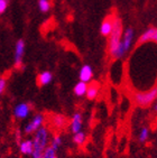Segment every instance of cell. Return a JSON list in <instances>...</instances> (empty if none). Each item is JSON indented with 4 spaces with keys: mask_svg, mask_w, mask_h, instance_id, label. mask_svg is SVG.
Listing matches in <instances>:
<instances>
[{
    "mask_svg": "<svg viewBox=\"0 0 157 158\" xmlns=\"http://www.w3.org/2000/svg\"><path fill=\"white\" fill-rule=\"evenodd\" d=\"M122 35H124V25H122V20L120 17L115 16L113 19V28L110 34V36L108 37V51L109 54H111L116 48H117L119 44L121 43L122 40Z\"/></svg>",
    "mask_w": 157,
    "mask_h": 158,
    "instance_id": "1",
    "label": "cell"
},
{
    "mask_svg": "<svg viewBox=\"0 0 157 158\" xmlns=\"http://www.w3.org/2000/svg\"><path fill=\"white\" fill-rule=\"evenodd\" d=\"M133 100L137 106L146 108L157 100V86H153L147 91H138L133 94Z\"/></svg>",
    "mask_w": 157,
    "mask_h": 158,
    "instance_id": "2",
    "label": "cell"
},
{
    "mask_svg": "<svg viewBox=\"0 0 157 158\" xmlns=\"http://www.w3.org/2000/svg\"><path fill=\"white\" fill-rule=\"evenodd\" d=\"M155 43L157 44V27H149L139 36L137 44L142 45L147 43Z\"/></svg>",
    "mask_w": 157,
    "mask_h": 158,
    "instance_id": "3",
    "label": "cell"
},
{
    "mask_svg": "<svg viewBox=\"0 0 157 158\" xmlns=\"http://www.w3.org/2000/svg\"><path fill=\"white\" fill-rule=\"evenodd\" d=\"M43 122H44V116L40 114V113H38V114H36V116L34 117L33 120L25 127V132L28 135L33 134V132H36L39 128L42 127Z\"/></svg>",
    "mask_w": 157,
    "mask_h": 158,
    "instance_id": "4",
    "label": "cell"
},
{
    "mask_svg": "<svg viewBox=\"0 0 157 158\" xmlns=\"http://www.w3.org/2000/svg\"><path fill=\"white\" fill-rule=\"evenodd\" d=\"M113 19H115V15H109L107 16L104 20L101 23L100 26V34L104 37H109L113 28Z\"/></svg>",
    "mask_w": 157,
    "mask_h": 158,
    "instance_id": "5",
    "label": "cell"
},
{
    "mask_svg": "<svg viewBox=\"0 0 157 158\" xmlns=\"http://www.w3.org/2000/svg\"><path fill=\"white\" fill-rule=\"evenodd\" d=\"M34 141L38 143L43 148L45 149L47 147V143H49V130L45 127H40L38 130L35 132V138Z\"/></svg>",
    "mask_w": 157,
    "mask_h": 158,
    "instance_id": "6",
    "label": "cell"
},
{
    "mask_svg": "<svg viewBox=\"0 0 157 158\" xmlns=\"http://www.w3.org/2000/svg\"><path fill=\"white\" fill-rule=\"evenodd\" d=\"M134 37H135V31H134L133 27H128L126 31H124V35H122V44H124V47L126 49V52H129L131 46H133L134 43Z\"/></svg>",
    "mask_w": 157,
    "mask_h": 158,
    "instance_id": "7",
    "label": "cell"
},
{
    "mask_svg": "<svg viewBox=\"0 0 157 158\" xmlns=\"http://www.w3.org/2000/svg\"><path fill=\"white\" fill-rule=\"evenodd\" d=\"M78 79L82 82H85V83L91 82L92 79H93V70H92V67L90 65H88V64L83 65L80 69V72H78Z\"/></svg>",
    "mask_w": 157,
    "mask_h": 158,
    "instance_id": "8",
    "label": "cell"
},
{
    "mask_svg": "<svg viewBox=\"0 0 157 158\" xmlns=\"http://www.w3.org/2000/svg\"><path fill=\"white\" fill-rule=\"evenodd\" d=\"M32 106L28 103H19L18 106L14 109V116L18 119H25L29 114Z\"/></svg>",
    "mask_w": 157,
    "mask_h": 158,
    "instance_id": "9",
    "label": "cell"
},
{
    "mask_svg": "<svg viewBox=\"0 0 157 158\" xmlns=\"http://www.w3.org/2000/svg\"><path fill=\"white\" fill-rule=\"evenodd\" d=\"M82 123H83L82 114L80 112H75L73 114L72 119H71V123H70V128H71V131L73 134H78V132L82 131Z\"/></svg>",
    "mask_w": 157,
    "mask_h": 158,
    "instance_id": "10",
    "label": "cell"
},
{
    "mask_svg": "<svg viewBox=\"0 0 157 158\" xmlns=\"http://www.w3.org/2000/svg\"><path fill=\"white\" fill-rule=\"evenodd\" d=\"M24 53H25V40H18L17 43H16V47H15V63L17 66H19L21 64Z\"/></svg>",
    "mask_w": 157,
    "mask_h": 158,
    "instance_id": "11",
    "label": "cell"
},
{
    "mask_svg": "<svg viewBox=\"0 0 157 158\" xmlns=\"http://www.w3.org/2000/svg\"><path fill=\"white\" fill-rule=\"evenodd\" d=\"M66 122L67 119L63 114H53V116H51V123L56 129H62L63 127H65Z\"/></svg>",
    "mask_w": 157,
    "mask_h": 158,
    "instance_id": "12",
    "label": "cell"
},
{
    "mask_svg": "<svg viewBox=\"0 0 157 158\" xmlns=\"http://www.w3.org/2000/svg\"><path fill=\"white\" fill-rule=\"evenodd\" d=\"M19 150L24 155H33L34 152V141L33 140H24L19 145Z\"/></svg>",
    "mask_w": 157,
    "mask_h": 158,
    "instance_id": "13",
    "label": "cell"
},
{
    "mask_svg": "<svg viewBox=\"0 0 157 158\" xmlns=\"http://www.w3.org/2000/svg\"><path fill=\"white\" fill-rule=\"evenodd\" d=\"M99 91H100V85L97 82L91 83L88 86V91H87L85 97H87L88 100H94L98 97V94H99Z\"/></svg>",
    "mask_w": 157,
    "mask_h": 158,
    "instance_id": "14",
    "label": "cell"
},
{
    "mask_svg": "<svg viewBox=\"0 0 157 158\" xmlns=\"http://www.w3.org/2000/svg\"><path fill=\"white\" fill-rule=\"evenodd\" d=\"M52 80H53V74L49 71H44L37 77V83L40 86H44V85L49 84L52 82Z\"/></svg>",
    "mask_w": 157,
    "mask_h": 158,
    "instance_id": "15",
    "label": "cell"
},
{
    "mask_svg": "<svg viewBox=\"0 0 157 158\" xmlns=\"http://www.w3.org/2000/svg\"><path fill=\"white\" fill-rule=\"evenodd\" d=\"M88 83L85 82H78L75 85H74V88H73V92H74V94L76 97H83V95L87 94V91H88Z\"/></svg>",
    "mask_w": 157,
    "mask_h": 158,
    "instance_id": "16",
    "label": "cell"
},
{
    "mask_svg": "<svg viewBox=\"0 0 157 158\" xmlns=\"http://www.w3.org/2000/svg\"><path fill=\"white\" fill-rule=\"evenodd\" d=\"M85 139H87V136L83 131H80L78 134H74L73 136V143L78 145V146H82L83 143H85Z\"/></svg>",
    "mask_w": 157,
    "mask_h": 158,
    "instance_id": "17",
    "label": "cell"
},
{
    "mask_svg": "<svg viewBox=\"0 0 157 158\" xmlns=\"http://www.w3.org/2000/svg\"><path fill=\"white\" fill-rule=\"evenodd\" d=\"M149 138V130H148V128L146 127H142L139 131V135H138V139L140 143H146Z\"/></svg>",
    "mask_w": 157,
    "mask_h": 158,
    "instance_id": "18",
    "label": "cell"
},
{
    "mask_svg": "<svg viewBox=\"0 0 157 158\" xmlns=\"http://www.w3.org/2000/svg\"><path fill=\"white\" fill-rule=\"evenodd\" d=\"M38 8L42 12H47L51 9L49 0H38Z\"/></svg>",
    "mask_w": 157,
    "mask_h": 158,
    "instance_id": "19",
    "label": "cell"
},
{
    "mask_svg": "<svg viewBox=\"0 0 157 158\" xmlns=\"http://www.w3.org/2000/svg\"><path fill=\"white\" fill-rule=\"evenodd\" d=\"M62 145V137H61L60 135H56L53 137L52 139V143H51V147L52 148H54L55 150H57L60 148V146Z\"/></svg>",
    "mask_w": 157,
    "mask_h": 158,
    "instance_id": "20",
    "label": "cell"
},
{
    "mask_svg": "<svg viewBox=\"0 0 157 158\" xmlns=\"http://www.w3.org/2000/svg\"><path fill=\"white\" fill-rule=\"evenodd\" d=\"M7 86V81L5 77H0V94H2Z\"/></svg>",
    "mask_w": 157,
    "mask_h": 158,
    "instance_id": "21",
    "label": "cell"
},
{
    "mask_svg": "<svg viewBox=\"0 0 157 158\" xmlns=\"http://www.w3.org/2000/svg\"><path fill=\"white\" fill-rule=\"evenodd\" d=\"M8 6V0H0V15L6 11Z\"/></svg>",
    "mask_w": 157,
    "mask_h": 158,
    "instance_id": "22",
    "label": "cell"
},
{
    "mask_svg": "<svg viewBox=\"0 0 157 158\" xmlns=\"http://www.w3.org/2000/svg\"><path fill=\"white\" fill-rule=\"evenodd\" d=\"M153 109H154L155 112H157V102H156V103H154V106H153Z\"/></svg>",
    "mask_w": 157,
    "mask_h": 158,
    "instance_id": "23",
    "label": "cell"
},
{
    "mask_svg": "<svg viewBox=\"0 0 157 158\" xmlns=\"http://www.w3.org/2000/svg\"><path fill=\"white\" fill-rule=\"evenodd\" d=\"M53 158H57V157H56V156H55V157H53Z\"/></svg>",
    "mask_w": 157,
    "mask_h": 158,
    "instance_id": "24",
    "label": "cell"
}]
</instances>
